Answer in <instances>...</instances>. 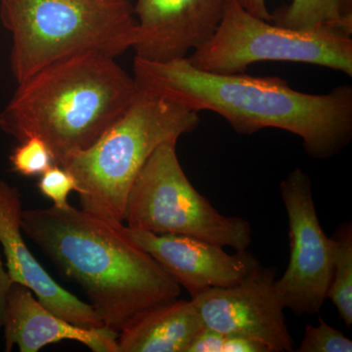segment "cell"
I'll use <instances>...</instances> for the list:
<instances>
[{"label":"cell","instance_id":"cell-1","mask_svg":"<svg viewBox=\"0 0 352 352\" xmlns=\"http://www.w3.org/2000/svg\"><path fill=\"white\" fill-rule=\"evenodd\" d=\"M138 87L200 113H217L242 135L282 129L302 141L308 156L328 160L352 138V87L329 94L298 91L278 76L219 75L197 69L186 58L151 62L134 58Z\"/></svg>","mask_w":352,"mask_h":352},{"label":"cell","instance_id":"cell-2","mask_svg":"<svg viewBox=\"0 0 352 352\" xmlns=\"http://www.w3.org/2000/svg\"><path fill=\"white\" fill-rule=\"evenodd\" d=\"M24 234L76 282L105 327L120 332L148 310L176 300V283L124 230L122 222L71 205L23 212Z\"/></svg>","mask_w":352,"mask_h":352},{"label":"cell","instance_id":"cell-3","mask_svg":"<svg viewBox=\"0 0 352 352\" xmlns=\"http://www.w3.org/2000/svg\"><path fill=\"white\" fill-rule=\"evenodd\" d=\"M138 85L115 58L97 52L60 60L39 69L0 113V129L22 142L36 136L55 164L94 145L131 105Z\"/></svg>","mask_w":352,"mask_h":352},{"label":"cell","instance_id":"cell-4","mask_svg":"<svg viewBox=\"0 0 352 352\" xmlns=\"http://www.w3.org/2000/svg\"><path fill=\"white\" fill-rule=\"evenodd\" d=\"M200 122L196 111L139 87L131 105L98 140L61 166L78 182L80 208L124 223L127 195L146 162L157 147L178 141Z\"/></svg>","mask_w":352,"mask_h":352},{"label":"cell","instance_id":"cell-5","mask_svg":"<svg viewBox=\"0 0 352 352\" xmlns=\"http://www.w3.org/2000/svg\"><path fill=\"white\" fill-rule=\"evenodd\" d=\"M0 17L12 34L18 83L83 53L119 56L132 48L138 30L131 0H7Z\"/></svg>","mask_w":352,"mask_h":352},{"label":"cell","instance_id":"cell-6","mask_svg":"<svg viewBox=\"0 0 352 352\" xmlns=\"http://www.w3.org/2000/svg\"><path fill=\"white\" fill-rule=\"evenodd\" d=\"M177 141L157 147L132 183L124 223L131 229L155 234L190 236L210 243L248 250L252 226L239 217L220 214L193 186L183 170Z\"/></svg>","mask_w":352,"mask_h":352},{"label":"cell","instance_id":"cell-7","mask_svg":"<svg viewBox=\"0 0 352 352\" xmlns=\"http://www.w3.org/2000/svg\"><path fill=\"white\" fill-rule=\"evenodd\" d=\"M187 60L208 73H245L264 61L325 67L352 76V36L335 30H294L261 19L234 0L217 32Z\"/></svg>","mask_w":352,"mask_h":352},{"label":"cell","instance_id":"cell-8","mask_svg":"<svg viewBox=\"0 0 352 352\" xmlns=\"http://www.w3.org/2000/svg\"><path fill=\"white\" fill-rule=\"evenodd\" d=\"M288 215L289 261L275 287L285 308L302 316L320 312L332 278L335 241L322 229L309 176L296 168L280 184Z\"/></svg>","mask_w":352,"mask_h":352},{"label":"cell","instance_id":"cell-9","mask_svg":"<svg viewBox=\"0 0 352 352\" xmlns=\"http://www.w3.org/2000/svg\"><path fill=\"white\" fill-rule=\"evenodd\" d=\"M276 270L258 267L239 284L192 298L205 327L258 342L270 352L294 351V340L275 287Z\"/></svg>","mask_w":352,"mask_h":352},{"label":"cell","instance_id":"cell-10","mask_svg":"<svg viewBox=\"0 0 352 352\" xmlns=\"http://www.w3.org/2000/svg\"><path fill=\"white\" fill-rule=\"evenodd\" d=\"M230 0H138L131 50L146 61L186 58L214 36Z\"/></svg>","mask_w":352,"mask_h":352},{"label":"cell","instance_id":"cell-11","mask_svg":"<svg viewBox=\"0 0 352 352\" xmlns=\"http://www.w3.org/2000/svg\"><path fill=\"white\" fill-rule=\"evenodd\" d=\"M124 230L150 254L173 280L188 291L191 298L212 288H227L242 282L259 265L258 258L244 251L229 254L208 241L131 229Z\"/></svg>","mask_w":352,"mask_h":352},{"label":"cell","instance_id":"cell-12","mask_svg":"<svg viewBox=\"0 0 352 352\" xmlns=\"http://www.w3.org/2000/svg\"><path fill=\"white\" fill-rule=\"evenodd\" d=\"M19 189L0 179V245L13 283L32 292L38 302L65 320L87 328L105 327L88 302L57 283L30 251L23 231Z\"/></svg>","mask_w":352,"mask_h":352},{"label":"cell","instance_id":"cell-13","mask_svg":"<svg viewBox=\"0 0 352 352\" xmlns=\"http://www.w3.org/2000/svg\"><path fill=\"white\" fill-rule=\"evenodd\" d=\"M6 351L38 352L64 340L82 344L94 352H119V332L107 327L87 328L65 320L38 302L27 287L14 283L9 292L3 326Z\"/></svg>","mask_w":352,"mask_h":352},{"label":"cell","instance_id":"cell-14","mask_svg":"<svg viewBox=\"0 0 352 352\" xmlns=\"http://www.w3.org/2000/svg\"><path fill=\"white\" fill-rule=\"evenodd\" d=\"M205 328L192 300H176L148 310L122 329L119 352H188Z\"/></svg>","mask_w":352,"mask_h":352},{"label":"cell","instance_id":"cell-15","mask_svg":"<svg viewBox=\"0 0 352 352\" xmlns=\"http://www.w3.org/2000/svg\"><path fill=\"white\" fill-rule=\"evenodd\" d=\"M271 22L294 30H335L352 36V0H291Z\"/></svg>","mask_w":352,"mask_h":352},{"label":"cell","instance_id":"cell-16","mask_svg":"<svg viewBox=\"0 0 352 352\" xmlns=\"http://www.w3.org/2000/svg\"><path fill=\"white\" fill-rule=\"evenodd\" d=\"M332 278L327 298L337 308L347 328L352 325V224H342L335 237Z\"/></svg>","mask_w":352,"mask_h":352},{"label":"cell","instance_id":"cell-17","mask_svg":"<svg viewBox=\"0 0 352 352\" xmlns=\"http://www.w3.org/2000/svg\"><path fill=\"white\" fill-rule=\"evenodd\" d=\"M15 173L25 177H36L55 164L50 147L43 139L32 136L20 142L10 156Z\"/></svg>","mask_w":352,"mask_h":352},{"label":"cell","instance_id":"cell-18","mask_svg":"<svg viewBox=\"0 0 352 352\" xmlns=\"http://www.w3.org/2000/svg\"><path fill=\"white\" fill-rule=\"evenodd\" d=\"M296 352H351L352 340L322 318L318 325L308 324Z\"/></svg>","mask_w":352,"mask_h":352},{"label":"cell","instance_id":"cell-19","mask_svg":"<svg viewBox=\"0 0 352 352\" xmlns=\"http://www.w3.org/2000/svg\"><path fill=\"white\" fill-rule=\"evenodd\" d=\"M188 352H270L254 340L217 332L205 327L199 333Z\"/></svg>","mask_w":352,"mask_h":352},{"label":"cell","instance_id":"cell-20","mask_svg":"<svg viewBox=\"0 0 352 352\" xmlns=\"http://www.w3.org/2000/svg\"><path fill=\"white\" fill-rule=\"evenodd\" d=\"M39 192L52 201L53 206L65 208L69 206L68 198L72 192H78V182L75 176L63 166L53 164L45 173L39 176Z\"/></svg>","mask_w":352,"mask_h":352},{"label":"cell","instance_id":"cell-21","mask_svg":"<svg viewBox=\"0 0 352 352\" xmlns=\"http://www.w3.org/2000/svg\"><path fill=\"white\" fill-rule=\"evenodd\" d=\"M12 279L7 271L6 263L0 256V330L3 326L4 314H6L7 298L13 285Z\"/></svg>","mask_w":352,"mask_h":352},{"label":"cell","instance_id":"cell-22","mask_svg":"<svg viewBox=\"0 0 352 352\" xmlns=\"http://www.w3.org/2000/svg\"><path fill=\"white\" fill-rule=\"evenodd\" d=\"M248 12L266 21H271V13L268 11L267 0H234Z\"/></svg>","mask_w":352,"mask_h":352},{"label":"cell","instance_id":"cell-23","mask_svg":"<svg viewBox=\"0 0 352 352\" xmlns=\"http://www.w3.org/2000/svg\"><path fill=\"white\" fill-rule=\"evenodd\" d=\"M7 1V0H0V2Z\"/></svg>","mask_w":352,"mask_h":352}]
</instances>
